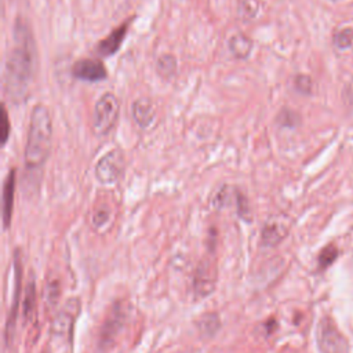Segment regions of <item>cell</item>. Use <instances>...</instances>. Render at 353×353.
I'll return each mask as SVG.
<instances>
[{
  "instance_id": "obj_9",
  "label": "cell",
  "mask_w": 353,
  "mask_h": 353,
  "mask_svg": "<svg viewBox=\"0 0 353 353\" xmlns=\"http://www.w3.org/2000/svg\"><path fill=\"white\" fill-rule=\"evenodd\" d=\"M215 281H216L215 263L210 259H204L197 266L194 280H193V288L196 295L205 296L211 294L215 288Z\"/></svg>"
},
{
  "instance_id": "obj_10",
  "label": "cell",
  "mask_w": 353,
  "mask_h": 353,
  "mask_svg": "<svg viewBox=\"0 0 353 353\" xmlns=\"http://www.w3.org/2000/svg\"><path fill=\"white\" fill-rule=\"evenodd\" d=\"M288 222L283 218H270L261 230V241L266 247H276L288 234Z\"/></svg>"
},
{
  "instance_id": "obj_15",
  "label": "cell",
  "mask_w": 353,
  "mask_h": 353,
  "mask_svg": "<svg viewBox=\"0 0 353 353\" xmlns=\"http://www.w3.org/2000/svg\"><path fill=\"white\" fill-rule=\"evenodd\" d=\"M228 47H229L230 54L236 59H245V58L250 57V54L252 51V47H254V43L247 34L236 33L229 39Z\"/></svg>"
},
{
  "instance_id": "obj_7",
  "label": "cell",
  "mask_w": 353,
  "mask_h": 353,
  "mask_svg": "<svg viewBox=\"0 0 353 353\" xmlns=\"http://www.w3.org/2000/svg\"><path fill=\"white\" fill-rule=\"evenodd\" d=\"M14 294H12V306L10 307V314L6 324V342L10 343L14 336L15 331V323L18 316V306H19V298H21V287H22V268L19 261V254L15 252L14 255Z\"/></svg>"
},
{
  "instance_id": "obj_2",
  "label": "cell",
  "mask_w": 353,
  "mask_h": 353,
  "mask_svg": "<svg viewBox=\"0 0 353 353\" xmlns=\"http://www.w3.org/2000/svg\"><path fill=\"white\" fill-rule=\"evenodd\" d=\"M51 114L47 106L37 103L30 113V123L25 146V165L29 171H37L46 164L51 150Z\"/></svg>"
},
{
  "instance_id": "obj_13",
  "label": "cell",
  "mask_w": 353,
  "mask_h": 353,
  "mask_svg": "<svg viewBox=\"0 0 353 353\" xmlns=\"http://www.w3.org/2000/svg\"><path fill=\"white\" fill-rule=\"evenodd\" d=\"M79 312V302L76 299H70L68 305L57 314L54 323H52V332L57 335H65L66 332H70L73 320Z\"/></svg>"
},
{
  "instance_id": "obj_17",
  "label": "cell",
  "mask_w": 353,
  "mask_h": 353,
  "mask_svg": "<svg viewBox=\"0 0 353 353\" xmlns=\"http://www.w3.org/2000/svg\"><path fill=\"white\" fill-rule=\"evenodd\" d=\"M261 10L259 0H239L237 14L243 21H251L256 18Z\"/></svg>"
},
{
  "instance_id": "obj_26",
  "label": "cell",
  "mask_w": 353,
  "mask_h": 353,
  "mask_svg": "<svg viewBox=\"0 0 353 353\" xmlns=\"http://www.w3.org/2000/svg\"><path fill=\"white\" fill-rule=\"evenodd\" d=\"M10 120H8V113H7V109L6 106L3 105L1 106V142L3 145L7 142L8 137H10Z\"/></svg>"
},
{
  "instance_id": "obj_16",
  "label": "cell",
  "mask_w": 353,
  "mask_h": 353,
  "mask_svg": "<svg viewBox=\"0 0 353 353\" xmlns=\"http://www.w3.org/2000/svg\"><path fill=\"white\" fill-rule=\"evenodd\" d=\"M178 61L172 54H163L156 61V72L163 79H171L176 74Z\"/></svg>"
},
{
  "instance_id": "obj_23",
  "label": "cell",
  "mask_w": 353,
  "mask_h": 353,
  "mask_svg": "<svg viewBox=\"0 0 353 353\" xmlns=\"http://www.w3.org/2000/svg\"><path fill=\"white\" fill-rule=\"evenodd\" d=\"M294 88L302 94V95H310L312 88H313V83L312 79L306 74H298L294 77Z\"/></svg>"
},
{
  "instance_id": "obj_11",
  "label": "cell",
  "mask_w": 353,
  "mask_h": 353,
  "mask_svg": "<svg viewBox=\"0 0 353 353\" xmlns=\"http://www.w3.org/2000/svg\"><path fill=\"white\" fill-rule=\"evenodd\" d=\"M131 113H132V119L137 123V125L142 130H148L154 123L156 106L149 98L142 97V98H138L137 101H134V103L131 106Z\"/></svg>"
},
{
  "instance_id": "obj_20",
  "label": "cell",
  "mask_w": 353,
  "mask_h": 353,
  "mask_svg": "<svg viewBox=\"0 0 353 353\" xmlns=\"http://www.w3.org/2000/svg\"><path fill=\"white\" fill-rule=\"evenodd\" d=\"M299 121V114L290 109H283L277 116V124L283 128H295Z\"/></svg>"
},
{
  "instance_id": "obj_25",
  "label": "cell",
  "mask_w": 353,
  "mask_h": 353,
  "mask_svg": "<svg viewBox=\"0 0 353 353\" xmlns=\"http://www.w3.org/2000/svg\"><path fill=\"white\" fill-rule=\"evenodd\" d=\"M109 216H110L109 208L105 207V205H101V207H98V208L94 211V214H92V225H94L95 228H102L103 225L108 223Z\"/></svg>"
},
{
  "instance_id": "obj_22",
  "label": "cell",
  "mask_w": 353,
  "mask_h": 353,
  "mask_svg": "<svg viewBox=\"0 0 353 353\" xmlns=\"http://www.w3.org/2000/svg\"><path fill=\"white\" fill-rule=\"evenodd\" d=\"M232 190L229 186H222L212 197L211 203L216 208H223L230 204V197H232Z\"/></svg>"
},
{
  "instance_id": "obj_27",
  "label": "cell",
  "mask_w": 353,
  "mask_h": 353,
  "mask_svg": "<svg viewBox=\"0 0 353 353\" xmlns=\"http://www.w3.org/2000/svg\"><path fill=\"white\" fill-rule=\"evenodd\" d=\"M334 1H338V0H334Z\"/></svg>"
},
{
  "instance_id": "obj_12",
  "label": "cell",
  "mask_w": 353,
  "mask_h": 353,
  "mask_svg": "<svg viewBox=\"0 0 353 353\" xmlns=\"http://www.w3.org/2000/svg\"><path fill=\"white\" fill-rule=\"evenodd\" d=\"M130 22H131V19L123 22L113 32H110L102 41H99L97 46V52L102 57H110V55L116 54L120 50V47L125 39Z\"/></svg>"
},
{
  "instance_id": "obj_8",
  "label": "cell",
  "mask_w": 353,
  "mask_h": 353,
  "mask_svg": "<svg viewBox=\"0 0 353 353\" xmlns=\"http://www.w3.org/2000/svg\"><path fill=\"white\" fill-rule=\"evenodd\" d=\"M72 76L83 81L97 83L105 80L108 72L105 65L98 59H80L72 66Z\"/></svg>"
},
{
  "instance_id": "obj_4",
  "label": "cell",
  "mask_w": 353,
  "mask_h": 353,
  "mask_svg": "<svg viewBox=\"0 0 353 353\" xmlns=\"http://www.w3.org/2000/svg\"><path fill=\"white\" fill-rule=\"evenodd\" d=\"M316 338L321 353H347L349 350L345 336L328 317L320 320Z\"/></svg>"
},
{
  "instance_id": "obj_1",
  "label": "cell",
  "mask_w": 353,
  "mask_h": 353,
  "mask_svg": "<svg viewBox=\"0 0 353 353\" xmlns=\"http://www.w3.org/2000/svg\"><path fill=\"white\" fill-rule=\"evenodd\" d=\"M14 46L8 52L4 65V94L10 102L25 101L33 83L37 66V50L30 26L18 18L12 29Z\"/></svg>"
},
{
  "instance_id": "obj_19",
  "label": "cell",
  "mask_w": 353,
  "mask_h": 353,
  "mask_svg": "<svg viewBox=\"0 0 353 353\" xmlns=\"http://www.w3.org/2000/svg\"><path fill=\"white\" fill-rule=\"evenodd\" d=\"M332 43L338 50H347L353 44V29L343 28L334 33Z\"/></svg>"
},
{
  "instance_id": "obj_5",
  "label": "cell",
  "mask_w": 353,
  "mask_h": 353,
  "mask_svg": "<svg viewBox=\"0 0 353 353\" xmlns=\"http://www.w3.org/2000/svg\"><path fill=\"white\" fill-rule=\"evenodd\" d=\"M124 154L120 149H113L103 154L95 165V178L103 185L119 182L124 172Z\"/></svg>"
},
{
  "instance_id": "obj_3",
  "label": "cell",
  "mask_w": 353,
  "mask_h": 353,
  "mask_svg": "<svg viewBox=\"0 0 353 353\" xmlns=\"http://www.w3.org/2000/svg\"><path fill=\"white\" fill-rule=\"evenodd\" d=\"M120 113V102L113 92H105L95 103L92 128L95 135H108L117 123Z\"/></svg>"
},
{
  "instance_id": "obj_21",
  "label": "cell",
  "mask_w": 353,
  "mask_h": 353,
  "mask_svg": "<svg viewBox=\"0 0 353 353\" xmlns=\"http://www.w3.org/2000/svg\"><path fill=\"white\" fill-rule=\"evenodd\" d=\"M199 327L201 330V332L207 334V335H211L214 334L218 328H219V319L216 314L214 313H210V314H205L200 319L199 321Z\"/></svg>"
},
{
  "instance_id": "obj_18",
  "label": "cell",
  "mask_w": 353,
  "mask_h": 353,
  "mask_svg": "<svg viewBox=\"0 0 353 353\" xmlns=\"http://www.w3.org/2000/svg\"><path fill=\"white\" fill-rule=\"evenodd\" d=\"M34 305H36V288H34V281L30 280L25 287L23 299H22V310L26 320H29L33 316Z\"/></svg>"
},
{
  "instance_id": "obj_24",
  "label": "cell",
  "mask_w": 353,
  "mask_h": 353,
  "mask_svg": "<svg viewBox=\"0 0 353 353\" xmlns=\"http://www.w3.org/2000/svg\"><path fill=\"white\" fill-rule=\"evenodd\" d=\"M336 255H338V250L335 245L330 244L327 247H324L319 255V265L321 268H327L330 266L335 259H336Z\"/></svg>"
},
{
  "instance_id": "obj_14",
  "label": "cell",
  "mask_w": 353,
  "mask_h": 353,
  "mask_svg": "<svg viewBox=\"0 0 353 353\" xmlns=\"http://www.w3.org/2000/svg\"><path fill=\"white\" fill-rule=\"evenodd\" d=\"M15 170H10L8 175L3 183V226L7 229L12 216L14 194H15Z\"/></svg>"
},
{
  "instance_id": "obj_6",
  "label": "cell",
  "mask_w": 353,
  "mask_h": 353,
  "mask_svg": "<svg viewBox=\"0 0 353 353\" xmlns=\"http://www.w3.org/2000/svg\"><path fill=\"white\" fill-rule=\"evenodd\" d=\"M125 319H127V309L124 307V305L121 302L114 305L110 309V313L99 332V345L102 347H108L114 341V338L123 328Z\"/></svg>"
}]
</instances>
